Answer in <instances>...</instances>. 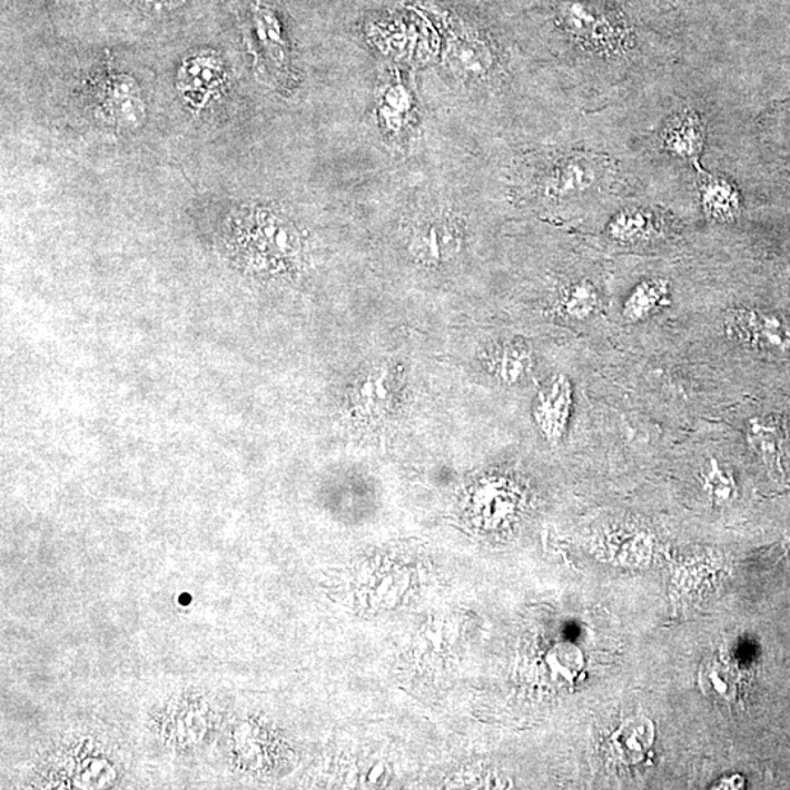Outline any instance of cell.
I'll return each instance as SVG.
<instances>
[{
    "label": "cell",
    "instance_id": "cell-1",
    "mask_svg": "<svg viewBox=\"0 0 790 790\" xmlns=\"http://www.w3.org/2000/svg\"><path fill=\"white\" fill-rule=\"evenodd\" d=\"M608 162L596 156L573 152L553 158L536 176V190L550 201H570L592 192L605 179Z\"/></svg>",
    "mask_w": 790,
    "mask_h": 790
},
{
    "label": "cell",
    "instance_id": "cell-2",
    "mask_svg": "<svg viewBox=\"0 0 790 790\" xmlns=\"http://www.w3.org/2000/svg\"><path fill=\"white\" fill-rule=\"evenodd\" d=\"M466 241L464 221L453 213H431L413 225L408 235V253L426 267L453 263Z\"/></svg>",
    "mask_w": 790,
    "mask_h": 790
},
{
    "label": "cell",
    "instance_id": "cell-3",
    "mask_svg": "<svg viewBox=\"0 0 790 790\" xmlns=\"http://www.w3.org/2000/svg\"><path fill=\"white\" fill-rule=\"evenodd\" d=\"M728 336L752 350L787 355L790 352V323L770 310L735 308L724 315Z\"/></svg>",
    "mask_w": 790,
    "mask_h": 790
},
{
    "label": "cell",
    "instance_id": "cell-4",
    "mask_svg": "<svg viewBox=\"0 0 790 790\" xmlns=\"http://www.w3.org/2000/svg\"><path fill=\"white\" fill-rule=\"evenodd\" d=\"M399 384L402 379L394 366L376 365L366 372L353 394L357 417L365 422L383 421L397 402Z\"/></svg>",
    "mask_w": 790,
    "mask_h": 790
},
{
    "label": "cell",
    "instance_id": "cell-5",
    "mask_svg": "<svg viewBox=\"0 0 790 790\" xmlns=\"http://www.w3.org/2000/svg\"><path fill=\"white\" fill-rule=\"evenodd\" d=\"M573 408V388L569 378L557 375L541 389L534 402L533 415L539 429L550 441H560L569 427Z\"/></svg>",
    "mask_w": 790,
    "mask_h": 790
},
{
    "label": "cell",
    "instance_id": "cell-6",
    "mask_svg": "<svg viewBox=\"0 0 790 790\" xmlns=\"http://www.w3.org/2000/svg\"><path fill=\"white\" fill-rule=\"evenodd\" d=\"M254 241L263 258L269 263H287L300 250L295 227L278 214L259 210L254 216Z\"/></svg>",
    "mask_w": 790,
    "mask_h": 790
},
{
    "label": "cell",
    "instance_id": "cell-7",
    "mask_svg": "<svg viewBox=\"0 0 790 790\" xmlns=\"http://www.w3.org/2000/svg\"><path fill=\"white\" fill-rule=\"evenodd\" d=\"M748 447L770 472L782 473V463L788 445V429L782 417L773 413L756 415L745 423Z\"/></svg>",
    "mask_w": 790,
    "mask_h": 790
},
{
    "label": "cell",
    "instance_id": "cell-8",
    "mask_svg": "<svg viewBox=\"0 0 790 790\" xmlns=\"http://www.w3.org/2000/svg\"><path fill=\"white\" fill-rule=\"evenodd\" d=\"M704 124L694 110H682L664 125L662 141L672 156L681 160H699L704 148Z\"/></svg>",
    "mask_w": 790,
    "mask_h": 790
},
{
    "label": "cell",
    "instance_id": "cell-9",
    "mask_svg": "<svg viewBox=\"0 0 790 790\" xmlns=\"http://www.w3.org/2000/svg\"><path fill=\"white\" fill-rule=\"evenodd\" d=\"M101 110L116 127L135 129L141 125L146 107L129 78L110 79L101 95Z\"/></svg>",
    "mask_w": 790,
    "mask_h": 790
},
{
    "label": "cell",
    "instance_id": "cell-10",
    "mask_svg": "<svg viewBox=\"0 0 790 790\" xmlns=\"http://www.w3.org/2000/svg\"><path fill=\"white\" fill-rule=\"evenodd\" d=\"M654 742V724L645 718H632L613 733L611 745L626 764H639L648 757Z\"/></svg>",
    "mask_w": 790,
    "mask_h": 790
},
{
    "label": "cell",
    "instance_id": "cell-11",
    "mask_svg": "<svg viewBox=\"0 0 790 790\" xmlns=\"http://www.w3.org/2000/svg\"><path fill=\"white\" fill-rule=\"evenodd\" d=\"M671 287L664 278H645L631 290L622 306L626 323L636 324L650 318L669 304Z\"/></svg>",
    "mask_w": 790,
    "mask_h": 790
},
{
    "label": "cell",
    "instance_id": "cell-12",
    "mask_svg": "<svg viewBox=\"0 0 790 790\" xmlns=\"http://www.w3.org/2000/svg\"><path fill=\"white\" fill-rule=\"evenodd\" d=\"M220 67L211 56H197L185 62L180 71V88L186 99L194 105H203L220 81Z\"/></svg>",
    "mask_w": 790,
    "mask_h": 790
},
{
    "label": "cell",
    "instance_id": "cell-13",
    "mask_svg": "<svg viewBox=\"0 0 790 790\" xmlns=\"http://www.w3.org/2000/svg\"><path fill=\"white\" fill-rule=\"evenodd\" d=\"M490 366L502 383L515 385L522 383L532 372L533 353L522 342L504 343L491 352Z\"/></svg>",
    "mask_w": 790,
    "mask_h": 790
},
{
    "label": "cell",
    "instance_id": "cell-14",
    "mask_svg": "<svg viewBox=\"0 0 790 790\" xmlns=\"http://www.w3.org/2000/svg\"><path fill=\"white\" fill-rule=\"evenodd\" d=\"M701 208L705 216L714 221L727 223L735 220L741 213V197L738 189L727 179L709 178L700 190Z\"/></svg>",
    "mask_w": 790,
    "mask_h": 790
},
{
    "label": "cell",
    "instance_id": "cell-15",
    "mask_svg": "<svg viewBox=\"0 0 790 790\" xmlns=\"http://www.w3.org/2000/svg\"><path fill=\"white\" fill-rule=\"evenodd\" d=\"M659 223L653 213L643 208H629L609 221L608 235L621 244H641L658 235Z\"/></svg>",
    "mask_w": 790,
    "mask_h": 790
},
{
    "label": "cell",
    "instance_id": "cell-16",
    "mask_svg": "<svg viewBox=\"0 0 790 790\" xmlns=\"http://www.w3.org/2000/svg\"><path fill=\"white\" fill-rule=\"evenodd\" d=\"M450 62L462 76L481 78L492 68V55L483 41L457 37L450 46Z\"/></svg>",
    "mask_w": 790,
    "mask_h": 790
},
{
    "label": "cell",
    "instance_id": "cell-17",
    "mask_svg": "<svg viewBox=\"0 0 790 790\" xmlns=\"http://www.w3.org/2000/svg\"><path fill=\"white\" fill-rule=\"evenodd\" d=\"M601 306V295L596 286L589 280L571 283L565 287L560 300L562 314L571 319L584 320L596 314Z\"/></svg>",
    "mask_w": 790,
    "mask_h": 790
},
{
    "label": "cell",
    "instance_id": "cell-18",
    "mask_svg": "<svg viewBox=\"0 0 790 790\" xmlns=\"http://www.w3.org/2000/svg\"><path fill=\"white\" fill-rule=\"evenodd\" d=\"M703 490L713 504L723 505L733 500L737 485L732 474L722 464L710 460L703 472Z\"/></svg>",
    "mask_w": 790,
    "mask_h": 790
},
{
    "label": "cell",
    "instance_id": "cell-19",
    "mask_svg": "<svg viewBox=\"0 0 790 790\" xmlns=\"http://www.w3.org/2000/svg\"><path fill=\"white\" fill-rule=\"evenodd\" d=\"M732 678L722 664L711 662L700 672V685L705 694L714 700H731L733 694Z\"/></svg>",
    "mask_w": 790,
    "mask_h": 790
},
{
    "label": "cell",
    "instance_id": "cell-20",
    "mask_svg": "<svg viewBox=\"0 0 790 790\" xmlns=\"http://www.w3.org/2000/svg\"><path fill=\"white\" fill-rule=\"evenodd\" d=\"M257 22L269 53L274 56L277 62H282L285 59V43H283L282 27L278 24L276 13L267 4H259Z\"/></svg>",
    "mask_w": 790,
    "mask_h": 790
}]
</instances>
